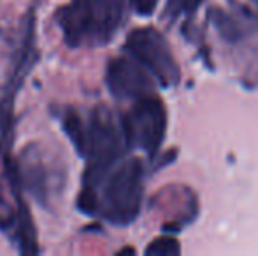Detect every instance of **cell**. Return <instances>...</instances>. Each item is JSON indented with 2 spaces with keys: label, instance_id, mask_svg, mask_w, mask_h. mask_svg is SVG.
I'll list each match as a JSON object with an SVG mask.
<instances>
[{
  "label": "cell",
  "instance_id": "obj_6",
  "mask_svg": "<svg viewBox=\"0 0 258 256\" xmlns=\"http://www.w3.org/2000/svg\"><path fill=\"white\" fill-rule=\"evenodd\" d=\"M123 51L141 63L162 88L179 84L181 70L167 39L151 27L136 28L126 35Z\"/></svg>",
  "mask_w": 258,
  "mask_h": 256
},
{
  "label": "cell",
  "instance_id": "obj_12",
  "mask_svg": "<svg viewBox=\"0 0 258 256\" xmlns=\"http://www.w3.org/2000/svg\"><path fill=\"white\" fill-rule=\"evenodd\" d=\"M18 221V209H13L11 202L7 200L4 186L0 185V232L13 235Z\"/></svg>",
  "mask_w": 258,
  "mask_h": 256
},
{
  "label": "cell",
  "instance_id": "obj_3",
  "mask_svg": "<svg viewBox=\"0 0 258 256\" xmlns=\"http://www.w3.org/2000/svg\"><path fill=\"white\" fill-rule=\"evenodd\" d=\"M7 179L16 183L41 207L51 209L67 185V165L42 142H30L18 160L6 158Z\"/></svg>",
  "mask_w": 258,
  "mask_h": 256
},
{
  "label": "cell",
  "instance_id": "obj_13",
  "mask_svg": "<svg viewBox=\"0 0 258 256\" xmlns=\"http://www.w3.org/2000/svg\"><path fill=\"white\" fill-rule=\"evenodd\" d=\"M179 253H181V246L174 237H160V239H155L144 249V254L148 256H177Z\"/></svg>",
  "mask_w": 258,
  "mask_h": 256
},
{
  "label": "cell",
  "instance_id": "obj_16",
  "mask_svg": "<svg viewBox=\"0 0 258 256\" xmlns=\"http://www.w3.org/2000/svg\"><path fill=\"white\" fill-rule=\"evenodd\" d=\"M249 2H251V4H253V6H255V7H256V11H258V0H249Z\"/></svg>",
  "mask_w": 258,
  "mask_h": 256
},
{
  "label": "cell",
  "instance_id": "obj_9",
  "mask_svg": "<svg viewBox=\"0 0 258 256\" xmlns=\"http://www.w3.org/2000/svg\"><path fill=\"white\" fill-rule=\"evenodd\" d=\"M11 193L16 202L18 209V221L14 233L11 235V240L18 246V251L21 254H39L41 253V247H39V239H37V228H35L34 218H32V212L28 204L23 198V190L16 185V183L9 181Z\"/></svg>",
  "mask_w": 258,
  "mask_h": 256
},
{
  "label": "cell",
  "instance_id": "obj_4",
  "mask_svg": "<svg viewBox=\"0 0 258 256\" xmlns=\"http://www.w3.org/2000/svg\"><path fill=\"white\" fill-rule=\"evenodd\" d=\"M144 163L139 158L123 160L99 186V218L114 226H128L139 218L144 200Z\"/></svg>",
  "mask_w": 258,
  "mask_h": 256
},
{
  "label": "cell",
  "instance_id": "obj_11",
  "mask_svg": "<svg viewBox=\"0 0 258 256\" xmlns=\"http://www.w3.org/2000/svg\"><path fill=\"white\" fill-rule=\"evenodd\" d=\"M206 0H167L163 18H167L169 21H174L179 16H186L188 25H184V28H188L190 27V21L195 18V13H197L199 7Z\"/></svg>",
  "mask_w": 258,
  "mask_h": 256
},
{
  "label": "cell",
  "instance_id": "obj_15",
  "mask_svg": "<svg viewBox=\"0 0 258 256\" xmlns=\"http://www.w3.org/2000/svg\"><path fill=\"white\" fill-rule=\"evenodd\" d=\"M123 253H136V251L132 249V247H125V249H121V251H118V254H123Z\"/></svg>",
  "mask_w": 258,
  "mask_h": 256
},
{
  "label": "cell",
  "instance_id": "obj_5",
  "mask_svg": "<svg viewBox=\"0 0 258 256\" xmlns=\"http://www.w3.org/2000/svg\"><path fill=\"white\" fill-rule=\"evenodd\" d=\"M35 7H30L21 21L20 42L11 58V70L0 95V149L9 158L14 142V100L34 67L39 63Z\"/></svg>",
  "mask_w": 258,
  "mask_h": 256
},
{
  "label": "cell",
  "instance_id": "obj_7",
  "mask_svg": "<svg viewBox=\"0 0 258 256\" xmlns=\"http://www.w3.org/2000/svg\"><path fill=\"white\" fill-rule=\"evenodd\" d=\"M121 121L130 149L139 147L150 160H155L167 133V109L162 99L150 93L134 100V106L121 116Z\"/></svg>",
  "mask_w": 258,
  "mask_h": 256
},
{
  "label": "cell",
  "instance_id": "obj_8",
  "mask_svg": "<svg viewBox=\"0 0 258 256\" xmlns=\"http://www.w3.org/2000/svg\"><path fill=\"white\" fill-rule=\"evenodd\" d=\"M105 86L116 100H137L153 93V79L148 75L143 65L130 56H116L105 67Z\"/></svg>",
  "mask_w": 258,
  "mask_h": 256
},
{
  "label": "cell",
  "instance_id": "obj_14",
  "mask_svg": "<svg viewBox=\"0 0 258 256\" xmlns=\"http://www.w3.org/2000/svg\"><path fill=\"white\" fill-rule=\"evenodd\" d=\"M160 0H128L130 9H132L134 14L141 18H150L155 14L156 7H158Z\"/></svg>",
  "mask_w": 258,
  "mask_h": 256
},
{
  "label": "cell",
  "instance_id": "obj_2",
  "mask_svg": "<svg viewBox=\"0 0 258 256\" xmlns=\"http://www.w3.org/2000/svg\"><path fill=\"white\" fill-rule=\"evenodd\" d=\"M128 149L121 116L105 104L93 107L86 125V167L81 188L99 192L104 178L123 160V154Z\"/></svg>",
  "mask_w": 258,
  "mask_h": 256
},
{
  "label": "cell",
  "instance_id": "obj_1",
  "mask_svg": "<svg viewBox=\"0 0 258 256\" xmlns=\"http://www.w3.org/2000/svg\"><path fill=\"white\" fill-rule=\"evenodd\" d=\"M53 20L69 48H100L125 23V0H71L54 11Z\"/></svg>",
  "mask_w": 258,
  "mask_h": 256
},
{
  "label": "cell",
  "instance_id": "obj_10",
  "mask_svg": "<svg viewBox=\"0 0 258 256\" xmlns=\"http://www.w3.org/2000/svg\"><path fill=\"white\" fill-rule=\"evenodd\" d=\"M53 116L60 121V127L63 130L65 137L71 140L74 151L81 158L86 153V127L83 123V118L79 111L72 106H54L51 109Z\"/></svg>",
  "mask_w": 258,
  "mask_h": 256
}]
</instances>
